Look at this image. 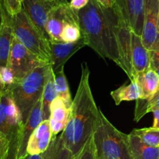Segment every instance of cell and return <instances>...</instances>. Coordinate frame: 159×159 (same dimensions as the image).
<instances>
[{"instance_id":"cell-16","label":"cell","mask_w":159,"mask_h":159,"mask_svg":"<svg viewBox=\"0 0 159 159\" xmlns=\"http://www.w3.org/2000/svg\"><path fill=\"white\" fill-rule=\"evenodd\" d=\"M128 141L133 159H159V147L145 144L132 132L128 134Z\"/></svg>"},{"instance_id":"cell-23","label":"cell","mask_w":159,"mask_h":159,"mask_svg":"<svg viewBox=\"0 0 159 159\" xmlns=\"http://www.w3.org/2000/svg\"><path fill=\"white\" fill-rule=\"evenodd\" d=\"M69 115L70 110L67 108L63 100L57 96L51 103L50 118L67 124L69 119Z\"/></svg>"},{"instance_id":"cell-8","label":"cell","mask_w":159,"mask_h":159,"mask_svg":"<svg viewBox=\"0 0 159 159\" xmlns=\"http://www.w3.org/2000/svg\"><path fill=\"white\" fill-rule=\"evenodd\" d=\"M77 23L76 14L67 0L59 2L49 13L46 30L51 41H61V34L65 25Z\"/></svg>"},{"instance_id":"cell-1","label":"cell","mask_w":159,"mask_h":159,"mask_svg":"<svg viewBox=\"0 0 159 159\" xmlns=\"http://www.w3.org/2000/svg\"><path fill=\"white\" fill-rule=\"evenodd\" d=\"M75 12L86 45L102 58L111 59L120 66L119 28L122 19L115 6L107 8L89 0L83 9Z\"/></svg>"},{"instance_id":"cell-32","label":"cell","mask_w":159,"mask_h":159,"mask_svg":"<svg viewBox=\"0 0 159 159\" xmlns=\"http://www.w3.org/2000/svg\"><path fill=\"white\" fill-rule=\"evenodd\" d=\"M89 0H71L69 2L70 6L75 10H79L87 6Z\"/></svg>"},{"instance_id":"cell-20","label":"cell","mask_w":159,"mask_h":159,"mask_svg":"<svg viewBox=\"0 0 159 159\" xmlns=\"http://www.w3.org/2000/svg\"><path fill=\"white\" fill-rule=\"evenodd\" d=\"M54 84H55L56 91L57 96L63 100L65 106L68 109H71L72 106L73 100L71 99V95L70 93L69 86L68 80L64 72V67L54 73Z\"/></svg>"},{"instance_id":"cell-37","label":"cell","mask_w":159,"mask_h":159,"mask_svg":"<svg viewBox=\"0 0 159 159\" xmlns=\"http://www.w3.org/2000/svg\"><path fill=\"white\" fill-rule=\"evenodd\" d=\"M4 85H3L2 82L1 80V77H0V97H1L2 94V91L3 90H4Z\"/></svg>"},{"instance_id":"cell-25","label":"cell","mask_w":159,"mask_h":159,"mask_svg":"<svg viewBox=\"0 0 159 159\" xmlns=\"http://www.w3.org/2000/svg\"><path fill=\"white\" fill-rule=\"evenodd\" d=\"M82 37V33L77 23H68L65 25L61 34V41L75 42Z\"/></svg>"},{"instance_id":"cell-39","label":"cell","mask_w":159,"mask_h":159,"mask_svg":"<svg viewBox=\"0 0 159 159\" xmlns=\"http://www.w3.org/2000/svg\"><path fill=\"white\" fill-rule=\"evenodd\" d=\"M158 30H159V12H158Z\"/></svg>"},{"instance_id":"cell-11","label":"cell","mask_w":159,"mask_h":159,"mask_svg":"<svg viewBox=\"0 0 159 159\" xmlns=\"http://www.w3.org/2000/svg\"><path fill=\"white\" fill-rule=\"evenodd\" d=\"M86 45L85 39L81 37L75 42L50 41L51 48V63L54 73L63 68L67 61L78 51Z\"/></svg>"},{"instance_id":"cell-30","label":"cell","mask_w":159,"mask_h":159,"mask_svg":"<svg viewBox=\"0 0 159 159\" xmlns=\"http://www.w3.org/2000/svg\"><path fill=\"white\" fill-rule=\"evenodd\" d=\"M9 152V142L7 137L0 132V159H7Z\"/></svg>"},{"instance_id":"cell-24","label":"cell","mask_w":159,"mask_h":159,"mask_svg":"<svg viewBox=\"0 0 159 159\" xmlns=\"http://www.w3.org/2000/svg\"><path fill=\"white\" fill-rule=\"evenodd\" d=\"M132 133L138 136L141 141L151 147H159V129L154 127L134 129Z\"/></svg>"},{"instance_id":"cell-13","label":"cell","mask_w":159,"mask_h":159,"mask_svg":"<svg viewBox=\"0 0 159 159\" xmlns=\"http://www.w3.org/2000/svg\"><path fill=\"white\" fill-rule=\"evenodd\" d=\"M131 36V61L134 76L144 73L151 67L150 52L144 47L141 36L130 31Z\"/></svg>"},{"instance_id":"cell-9","label":"cell","mask_w":159,"mask_h":159,"mask_svg":"<svg viewBox=\"0 0 159 159\" xmlns=\"http://www.w3.org/2000/svg\"><path fill=\"white\" fill-rule=\"evenodd\" d=\"M63 0H21L22 8L28 18L51 41L46 30L48 16L51 11Z\"/></svg>"},{"instance_id":"cell-15","label":"cell","mask_w":159,"mask_h":159,"mask_svg":"<svg viewBox=\"0 0 159 159\" xmlns=\"http://www.w3.org/2000/svg\"><path fill=\"white\" fill-rule=\"evenodd\" d=\"M57 97V94L56 91L55 84H54V71L51 68V65L49 64L48 70H47L44 87H43V95H42V98H43V102H42L43 121L50 119L51 103Z\"/></svg>"},{"instance_id":"cell-7","label":"cell","mask_w":159,"mask_h":159,"mask_svg":"<svg viewBox=\"0 0 159 159\" xmlns=\"http://www.w3.org/2000/svg\"><path fill=\"white\" fill-rule=\"evenodd\" d=\"M115 7L130 31L141 36L144 26L145 0H116Z\"/></svg>"},{"instance_id":"cell-10","label":"cell","mask_w":159,"mask_h":159,"mask_svg":"<svg viewBox=\"0 0 159 159\" xmlns=\"http://www.w3.org/2000/svg\"><path fill=\"white\" fill-rule=\"evenodd\" d=\"M159 0H145L144 20L141 39L144 47L152 50L159 38Z\"/></svg>"},{"instance_id":"cell-14","label":"cell","mask_w":159,"mask_h":159,"mask_svg":"<svg viewBox=\"0 0 159 159\" xmlns=\"http://www.w3.org/2000/svg\"><path fill=\"white\" fill-rule=\"evenodd\" d=\"M13 38L11 16L3 4V20L0 28V67L7 66Z\"/></svg>"},{"instance_id":"cell-33","label":"cell","mask_w":159,"mask_h":159,"mask_svg":"<svg viewBox=\"0 0 159 159\" xmlns=\"http://www.w3.org/2000/svg\"><path fill=\"white\" fill-rule=\"evenodd\" d=\"M154 115V123L152 127L159 129V108H155L152 111Z\"/></svg>"},{"instance_id":"cell-21","label":"cell","mask_w":159,"mask_h":159,"mask_svg":"<svg viewBox=\"0 0 159 159\" xmlns=\"http://www.w3.org/2000/svg\"><path fill=\"white\" fill-rule=\"evenodd\" d=\"M155 108H159V89L152 98L137 100L134 120L138 122L144 115L152 112Z\"/></svg>"},{"instance_id":"cell-34","label":"cell","mask_w":159,"mask_h":159,"mask_svg":"<svg viewBox=\"0 0 159 159\" xmlns=\"http://www.w3.org/2000/svg\"><path fill=\"white\" fill-rule=\"evenodd\" d=\"M102 6L107 8H112L115 6V2L116 0H95Z\"/></svg>"},{"instance_id":"cell-28","label":"cell","mask_w":159,"mask_h":159,"mask_svg":"<svg viewBox=\"0 0 159 159\" xmlns=\"http://www.w3.org/2000/svg\"><path fill=\"white\" fill-rule=\"evenodd\" d=\"M8 13L12 17L18 13L22 9L21 0H2Z\"/></svg>"},{"instance_id":"cell-2","label":"cell","mask_w":159,"mask_h":159,"mask_svg":"<svg viewBox=\"0 0 159 159\" xmlns=\"http://www.w3.org/2000/svg\"><path fill=\"white\" fill-rule=\"evenodd\" d=\"M90 70L86 62L82 63V74L77 92L70 109V115L75 126V155L93 135L99 108L96 105L89 84Z\"/></svg>"},{"instance_id":"cell-6","label":"cell","mask_w":159,"mask_h":159,"mask_svg":"<svg viewBox=\"0 0 159 159\" xmlns=\"http://www.w3.org/2000/svg\"><path fill=\"white\" fill-rule=\"evenodd\" d=\"M47 64L48 63L29 51L14 36L7 66L12 70L16 82L26 77L37 67Z\"/></svg>"},{"instance_id":"cell-19","label":"cell","mask_w":159,"mask_h":159,"mask_svg":"<svg viewBox=\"0 0 159 159\" xmlns=\"http://www.w3.org/2000/svg\"><path fill=\"white\" fill-rule=\"evenodd\" d=\"M74 156L61 135L52 138L48 149L43 153V159H74Z\"/></svg>"},{"instance_id":"cell-29","label":"cell","mask_w":159,"mask_h":159,"mask_svg":"<svg viewBox=\"0 0 159 159\" xmlns=\"http://www.w3.org/2000/svg\"><path fill=\"white\" fill-rule=\"evenodd\" d=\"M149 52L151 58V68L154 70H157L159 68V38Z\"/></svg>"},{"instance_id":"cell-5","label":"cell","mask_w":159,"mask_h":159,"mask_svg":"<svg viewBox=\"0 0 159 159\" xmlns=\"http://www.w3.org/2000/svg\"><path fill=\"white\" fill-rule=\"evenodd\" d=\"M13 34L16 38L47 63H51L50 41L28 18L24 10H21L11 17Z\"/></svg>"},{"instance_id":"cell-18","label":"cell","mask_w":159,"mask_h":159,"mask_svg":"<svg viewBox=\"0 0 159 159\" xmlns=\"http://www.w3.org/2000/svg\"><path fill=\"white\" fill-rule=\"evenodd\" d=\"M110 95L116 105H120L122 101H134L142 98L143 94L138 81H130L128 85L120 86L116 90L110 92Z\"/></svg>"},{"instance_id":"cell-17","label":"cell","mask_w":159,"mask_h":159,"mask_svg":"<svg viewBox=\"0 0 159 159\" xmlns=\"http://www.w3.org/2000/svg\"><path fill=\"white\" fill-rule=\"evenodd\" d=\"M142 90V98H150L155 94L159 89V77L156 72L150 68L144 73L135 76Z\"/></svg>"},{"instance_id":"cell-12","label":"cell","mask_w":159,"mask_h":159,"mask_svg":"<svg viewBox=\"0 0 159 159\" xmlns=\"http://www.w3.org/2000/svg\"><path fill=\"white\" fill-rule=\"evenodd\" d=\"M42 102H43V98L41 97L32 108L26 123L23 126L19 139L16 159H23L28 154L26 147L30 137L32 135L34 129L43 121Z\"/></svg>"},{"instance_id":"cell-22","label":"cell","mask_w":159,"mask_h":159,"mask_svg":"<svg viewBox=\"0 0 159 159\" xmlns=\"http://www.w3.org/2000/svg\"><path fill=\"white\" fill-rule=\"evenodd\" d=\"M50 129H51V128H50L49 120L42 121L40 123V125L34 129L27 143L26 151H27L28 154H30V155L37 154V145H38L39 142Z\"/></svg>"},{"instance_id":"cell-4","label":"cell","mask_w":159,"mask_h":159,"mask_svg":"<svg viewBox=\"0 0 159 159\" xmlns=\"http://www.w3.org/2000/svg\"><path fill=\"white\" fill-rule=\"evenodd\" d=\"M48 65L49 64L37 67L21 80L9 86L12 98L21 112L23 126L34 106L43 95Z\"/></svg>"},{"instance_id":"cell-27","label":"cell","mask_w":159,"mask_h":159,"mask_svg":"<svg viewBox=\"0 0 159 159\" xmlns=\"http://www.w3.org/2000/svg\"><path fill=\"white\" fill-rule=\"evenodd\" d=\"M0 77L4 87H9L16 83L15 76L8 66L0 67Z\"/></svg>"},{"instance_id":"cell-38","label":"cell","mask_w":159,"mask_h":159,"mask_svg":"<svg viewBox=\"0 0 159 159\" xmlns=\"http://www.w3.org/2000/svg\"><path fill=\"white\" fill-rule=\"evenodd\" d=\"M155 71L156 72V73H157V74H158V77H159V68L157 69V70H155Z\"/></svg>"},{"instance_id":"cell-36","label":"cell","mask_w":159,"mask_h":159,"mask_svg":"<svg viewBox=\"0 0 159 159\" xmlns=\"http://www.w3.org/2000/svg\"><path fill=\"white\" fill-rule=\"evenodd\" d=\"M3 20V2L2 0H0V28L2 24Z\"/></svg>"},{"instance_id":"cell-26","label":"cell","mask_w":159,"mask_h":159,"mask_svg":"<svg viewBox=\"0 0 159 159\" xmlns=\"http://www.w3.org/2000/svg\"><path fill=\"white\" fill-rule=\"evenodd\" d=\"M74 159H96L93 136L89 138L82 149L74 156Z\"/></svg>"},{"instance_id":"cell-35","label":"cell","mask_w":159,"mask_h":159,"mask_svg":"<svg viewBox=\"0 0 159 159\" xmlns=\"http://www.w3.org/2000/svg\"><path fill=\"white\" fill-rule=\"evenodd\" d=\"M23 159H43V154H34V155H30V154H27L26 157Z\"/></svg>"},{"instance_id":"cell-31","label":"cell","mask_w":159,"mask_h":159,"mask_svg":"<svg viewBox=\"0 0 159 159\" xmlns=\"http://www.w3.org/2000/svg\"><path fill=\"white\" fill-rule=\"evenodd\" d=\"M50 128H51V133H52V138L57 137L59 132H62L65 129L66 124L61 122L56 121L53 118H50Z\"/></svg>"},{"instance_id":"cell-3","label":"cell","mask_w":159,"mask_h":159,"mask_svg":"<svg viewBox=\"0 0 159 159\" xmlns=\"http://www.w3.org/2000/svg\"><path fill=\"white\" fill-rule=\"evenodd\" d=\"M93 136L96 159H133L129 146L128 134L116 129L100 108Z\"/></svg>"}]
</instances>
